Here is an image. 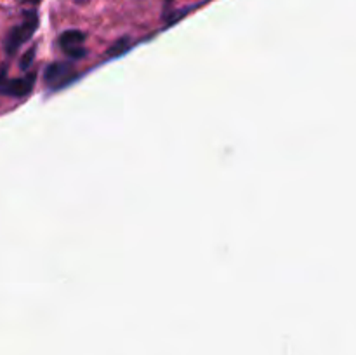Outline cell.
Masks as SVG:
<instances>
[{
	"label": "cell",
	"instance_id": "2",
	"mask_svg": "<svg viewBox=\"0 0 356 355\" xmlns=\"http://www.w3.org/2000/svg\"><path fill=\"white\" fill-rule=\"evenodd\" d=\"M35 79H37V73L35 72L19 77V79H9L6 70H2L0 72V94H6V96L13 97H24L33 89Z\"/></svg>",
	"mask_w": 356,
	"mask_h": 355
},
{
	"label": "cell",
	"instance_id": "3",
	"mask_svg": "<svg viewBox=\"0 0 356 355\" xmlns=\"http://www.w3.org/2000/svg\"><path fill=\"white\" fill-rule=\"evenodd\" d=\"M44 79L45 84L52 89H63V87H66L76 79V72L72 68L70 63H52L45 70Z\"/></svg>",
	"mask_w": 356,
	"mask_h": 355
},
{
	"label": "cell",
	"instance_id": "6",
	"mask_svg": "<svg viewBox=\"0 0 356 355\" xmlns=\"http://www.w3.org/2000/svg\"><path fill=\"white\" fill-rule=\"evenodd\" d=\"M35 59V47H31L30 51L26 52V54L23 56V59H21V68H28V66L31 65V61H33Z\"/></svg>",
	"mask_w": 356,
	"mask_h": 355
},
{
	"label": "cell",
	"instance_id": "8",
	"mask_svg": "<svg viewBox=\"0 0 356 355\" xmlns=\"http://www.w3.org/2000/svg\"><path fill=\"white\" fill-rule=\"evenodd\" d=\"M76 2H83V0H76Z\"/></svg>",
	"mask_w": 356,
	"mask_h": 355
},
{
	"label": "cell",
	"instance_id": "5",
	"mask_svg": "<svg viewBox=\"0 0 356 355\" xmlns=\"http://www.w3.org/2000/svg\"><path fill=\"white\" fill-rule=\"evenodd\" d=\"M131 45H132V42L129 40L127 37L118 38V40L115 42V44L111 45L110 49H108L106 56H108V58H117V56H122L124 52H127L129 49H131Z\"/></svg>",
	"mask_w": 356,
	"mask_h": 355
},
{
	"label": "cell",
	"instance_id": "4",
	"mask_svg": "<svg viewBox=\"0 0 356 355\" xmlns=\"http://www.w3.org/2000/svg\"><path fill=\"white\" fill-rule=\"evenodd\" d=\"M59 47L73 59H80L86 56V33L82 30H66L59 35Z\"/></svg>",
	"mask_w": 356,
	"mask_h": 355
},
{
	"label": "cell",
	"instance_id": "1",
	"mask_svg": "<svg viewBox=\"0 0 356 355\" xmlns=\"http://www.w3.org/2000/svg\"><path fill=\"white\" fill-rule=\"evenodd\" d=\"M38 23H40V17L35 9L26 10L23 14V21L19 24H16L14 28H10V31L6 37V52L7 54H14V52L19 51L21 45L26 44L31 37L37 31Z\"/></svg>",
	"mask_w": 356,
	"mask_h": 355
},
{
	"label": "cell",
	"instance_id": "7",
	"mask_svg": "<svg viewBox=\"0 0 356 355\" xmlns=\"http://www.w3.org/2000/svg\"><path fill=\"white\" fill-rule=\"evenodd\" d=\"M23 2H26V3H33V6H37V3H40L42 0H23Z\"/></svg>",
	"mask_w": 356,
	"mask_h": 355
}]
</instances>
